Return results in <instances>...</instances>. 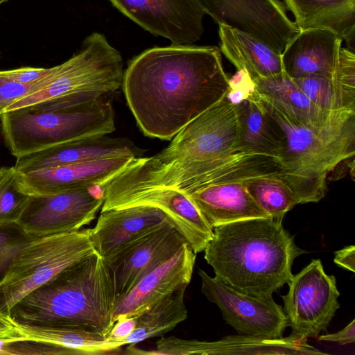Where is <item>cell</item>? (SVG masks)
<instances>
[{
    "mask_svg": "<svg viewBox=\"0 0 355 355\" xmlns=\"http://www.w3.org/2000/svg\"><path fill=\"white\" fill-rule=\"evenodd\" d=\"M229 80L218 47L171 44L132 58L122 87L144 135L170 140L226 96Z\"/></svg>",
    "mask_w": 355,
    "mask_h": 355,
    "instance_id": "6da1fadb",
    "label": "cell"
},
{
    "mask_svg": "<svg viewBox=\"0 0 355 355\" xmlns=\"http://www.w3.org/2000/svg\"><path fill=\"white\" fill-rule=\"evenodd\" d=\"M204 252L215 277L241 291L272 293L288 284L296 257L306 252L295 243L282 220L253 218L217 226Z\"/></svg>",
    "mask_w": 355,
    "mask_h": 355,
    "instance_id": "7a4b0ae2",
    "label": "cell"
},
{
    "mask_svg": "<svg viewBox=\"0 0 355 355\" xmlns=\"http://www.w3.org/2000/svg\"><path fill=\"white\" fill-rule=\"evenodd\" d=\"M114 300L105 261L96 252L24 297L7 317L22 324L83 328L107 336L114 324Z\"/></svg>",
    "mask_w": 355,
    "mask_h": 355,
    "instance_id": "3957f363",
    "label": "cell"
},
{
    "mask_svg": "<svg viewBox=\"0 0 355 355\" xmlns=\"http://www.w3.org/2000/svg\"><path fill=\"white\" fill-rule=\"evenodd\" d=\"M263 104L284 134L286 145L279 159L285 182L300 204L320 201L325 195L329 174L354 157L355 112L311 128L294 124Z\"/></svg>",
    "mask_w": 355,
    "mask_h": 355,
    "instance_id": "277c9868",
    "label": "cell"
},
{
    "mask_svg": "<svg viewBox=\"0 0 355 355\" xmlns=\"http://www.w3.org/2000/svg\"><path fill=\"white\" fill-rule=\"evenodd\" d=\"M123 73L120 52L103 34L94 32L77 53L55 66L44 88L13 103L6 112L22 107L55 111L101 98L122 86Z\"/></svg>",
    "mask_w": 355,
    "mask_h": 355,
    "instance_id": "5b68a950",
    "label": "cell"
},
{
    "mask_svg": "<svg viewBox=\"0 0 355 355\" xmlns=\"http://www.w3.org/2000/svg\"><path fill=\"white\" fill-rule=\"evenodd\" d=\"M5 146L16 158L63 142L115 130L113 108L101 98L55 111L22 107L1 116Z\"/></svg>",
    "mask_w": 355,
    "mask_h": 355,
    "instance_id": "8992f818",
    "label": "cell"
},
{
    "mask_svg": "<svg viewBox=\"0 0 355 355\" xmlns=\"http://www.w3.org/2000/svg\"><path fill=\"white\" fill-rule=\"evenodd\" d=\"M90 230L35 238L26 245L0 281V314L8 316L24 297L96 252Z\"/></svg>",
    "mask_w": 355,
    "mask_h": 355,
    "instance_id": "52a82bcc",
    "label": "cell"
},
{
    "mask_svg": "<svg viewBox=\"0 0 355 355\" xmlns=\"http://www.w3.org/2000/svg\"><path fill=\"white\" fill-rule=\"evenodd\" d=\"M288 293L282 296L289 336L299 340L316 337L324 331L340 307V292L334 275H327L321 261L312 259L288 283Z\"/></svg>",
    "mask_w": 355,
    "mask_h": 355,
    "instance_id": "ba28073f",
    "label": "cell"
},
{
    "mask_svg": "<svg viewBox=\"0 0 355 355\" xmlns=\"http://www.w3.org/2000/svg\"><path fill=\"white\" fill-rule=\"evenodd\" d=\"M104 187L30 196L17 223L33 238L78 231L96 218L104 202Z\"/></svg>",
    "mask_w": 355,
    "mask_h": 355,
    "instance_id": "9c48e42d",
    "label": "cell"
},
{
    "mask_svg": "<svg viewBox=\"0 0 355 355\" xmlns=\"http://www.w3.org/2000/svg\"><path fill=\"white\" fill-rule=\"evenodd\" d=\"M201 291L216 304L223 318L241 335L279 338L288 326L281 305L272 296L241 291L199 269Z\"/></svg>",
    "mask_w": 355,
    "mask_h": 355,
    "instance_id": "30bf717a",
    "label": "cell"
},
{
    "mask_svg": "<svg viewBox=\"0 0 355 355\" xmlns=\"http://www.w3.org/2000/svg\"><path fill=\"white\" fill-rule=\"evenodd\" d=\"M206 14L257 37L282 53L299 30L279 0H197Z\"/></svg>",
    "mask_w": 355,
    "mask_h": 355,
    "instance_id": "8fae6325",
    "label": "cell"
},
{
    "mask_svg": "<svg viewBox=\"0 0 355 355\" xmlns=\"http://www.w3.org/2000/svg\"><path fill=\"white\" fill-rule=\"evenodd\" d=\"M123 15L171 44H191L201 37L205 12L197 0H109Z\"/></svg>",
    "mask_w": 355,
    "mask_h": 355,
    "instance_id": "7c38bea8",
    "label": "cell"
},
{
    "mask_svg": "<svg viewBox=\"0 0 355 355\" xmlns=\"http://www.w3.org/2000/svg\"><path fill=\"white\" fill-rule=\"evenodd\" d=\"M187 243L166 221L127 243L104 260L115 298L123 295L146 274Z\"/></svg>",
    "mask_w": 355,
    "mask_h": 355,
    "instance_id": "4fadbf2b",
    "label": "cell"
},
{
    "mask_svg": "<svg viewBox=\"0 0 355 355\" xmlns=\"http://www.w3.org/2000/svg\"><path fill=\"white\" fill-rule=\"evenodd\" d=\"M196 254L187 244L168 259L143 276L125 294L116 297L114 323L122 318L136 317L164 297L189 284Z\"/></svg>",
    "mask_w": 355,
    "mask_h": 355,
    "instance_id": "5bb4252c",
    "label": "cell"
},
{
    "mask_svg": "<svg viewBox=\"0 0 355 355\" xmlns=\"http://www.w3.org/2000/svg\"><path fill=\"white\" fill-rule=\"evenodd\" d=\"M133 158L112 157L29 172L16 171L15 179L23 192L35 196L105 186L128 166Z\"/></svg>",
    "mask_w": 355,
    "mask_h": 355,
    "instance_id": "9a60e30c",
    "label": "cell"
},
{
    "mask_svg": "<svg viewBox=\"0 0 355 355\" xmlns=\"http://www.w3.org/2000/svg\"><path fill=\"white\" fill-rule=\"evenodd\" d=\"M306 340L291 336L268 338L239 334L208 342L169 336L158 340L157 349L164 355L324 354Z\"/></svg>",
    "mask_w": 355,
    "mask_h": 355,
    "instance_id": "2e32d148",
    "label": "cell"
},
{
    "mask_svg": "<svg viewBox=\"0 0 355 355\" xmlns=\"http://www.w3.org/2000/svg\"><path fill=\"white\" fill-rule=\"evenodd\" d=\"M97 135L63 142L17 157L19 172H29L100 159L139 157L144 151L125 138Z\"/></svg>",
    "mask_w": 355,
    "mask_h": 355,
    "instance_id": "e0dca14e",
    "label": "cell"
},
{
    "mask_svg": "<svg viewBox=\"0 0 355 355\" xmlns=\"http://www.w3.org/2000/svg\"><path fill=\"white\" fill-rule=\"evenodd\" d=\"M342 41L328 28L299 31L282 52L283 71L292 79L334 76Z\"/></svg>",
    "mask_w": 355,
    "mask_h": 355,
    "instance_id": "ac0fdd59",
    "label": "cell"
},
{
    "mask_svg": "<svg viewBox=\"0 0 355 355\" xmlns=\"http://www.w3.org/2000/svg\"><path fill=\"white\" fill-rule=\"evenodd\" d=\"M168 221L160 209L147 205H131L102 211L90 230L96 251L104 260L127 243Z\"/></svg>",
    "mask_w": 355,
    "mask_h": 355,
    "instance_id": "d6986e66",
    "label": "cell"
},
{
    "mask_svg": "<svg viewBox=\"0 0 355 355\" xmlns=\"http://www.w3.org/2000/svg\"><path fill=\"white\" fill-rule=\"evenodd\" d=\"M137 205L162 210L196 254L204 251L214 236L213 227L188 196L178 190L157 188L136 192L124 198L116 208Z\"/></svg>",
    "mask_w": 355,
    "mask_h": 355,
    "instance_id": "ffe728a7",
    "label": "cell"
},
{
    "mask_svg": "<svg viewBox=\"0 0 355 355\" xmlns=\"http://www.w3.org/2000/svg\"><path fill=\"white\" fill-rule=\"evenodd\" d=\"M252 81L254 96L296 125L318 128L355 112L328 111L318 107L284 71Z\"/></svg>",
    "mask_w": 355,
    "mask_h": 355,
    "instance_id": "44dd1931",
    "label": "cell"
},
{
    "mask_svg": "<svg viewBox=\"0 0 355 355\" xmlns=\"http://www.w3.org/2000/svg\"><path fill=\"white\" fill-rule=\"evenodd\" d=\"M184 194L213 229L223 224L269 216L250 196L243 181L214 183Z\"/></svg>",
    "mask_w": 355,
    "mask_h": 355,
    "instance_id": "7402d4cb",
    "label": "cell"
},
{
    "mask_svg": "<svg viewBox=\"0 0 355 355\" xmlns=\"http://www.w3.org/2000/svg\"><path fill=\"white\" fill-rule=\"evenodd\" d=\"M316 105L328 111L355 110V55L340 47L336 73L293 79Z\"/></svg>",
    "mask_w": 355,
    "mask_h": 355,
    "instance_id": "603a6c76",
    "label": "cell"
},
{
    "mask_svg": "<svg viewBox=\"0 0 355 355\" xmlns=\"http://www.w3.org/2000/svg\"><path fill=\"white\" fill-rule=\"evenodd\" d=\"M220 51L238 71H245L252 80L283 71L282 53L242 31L218 25Z\"/></svg>",
    "mask_w": 355,
    "mask_h": 355,
    "instance_id": "cb8c5ba5",
    "label": "cell"
},
{
    "mask_svg": "<svg viewBox=\"0 0 355 355\" xmlns=\"http://www.w3.org/2000/svg\"><path fill=\"white\" fill-rule=\"evenodd\" d=\"M239 134L235 152L257 153L280 158L286 145L283 131L252 94L236 104Z\"/></svg>",
    "mask_w": 355,
    "mask_h": 355,
    "instance_id": "d4e9b609",
    "label": "cell"
},
{
    "mask_svg": "<svg viewBox=\"0 0 355 355\" xmlns=\"http://www.w3.org/2000/svg\"><path fill=\"white\" fill-rule=\"evenodd\" d=\"M299 31L314 28L334 31L342 40L354 43L355 0H284Z\"/></svg>",
    "mask_w": 355,
    "mask_h": 355,
    "instance_id": "484cf974",
    "label": "cell"
},
{
    "mask_svg": "<svg viewBox=\"0 0 355 355\" xmlns=\"http://www.w3.org/2000/svg\"><path fill=\"white\" fill-rule=\"evenodd\" d=\"M14 323L21 336L19 340L46 343L64 349L69 354H119L122 347L119 343L111 340L97 331L86 329Z\"/></svg>",
    "mask_w": 355,
    "mask_h": 355,
    "instance_id": "4316f807",
    "label": "cell"
},
{
    "mask_svg": "<svg viewBox=\"0 0 355 355\" xmlns=\"http://www.w3.org/2000/svg\"><path fill=\"white\" fill-rule=\"evenodd\" d=\"M186 288L166 295L136 316L135 329L124 339V345H135L146 339L162 336L186 320L187 310L184 302Z\"/></svg>",
    "mask_w": 355,
    "mask_h": 355,
    "instance_id": "83f0119b",
    "label": "cell"
},
{
    "mask_svg": "<svg viewBox=\"0 0 355 355\" xmlns=\"http://www.w3.org/2000/svg\"><path fill=\"white\" fill-rule=\"evenodd\" d=\"M248 192L269 216L283 220L286 212L300 204L295 192L282 176H259L243 180Z\"/></svg>",
    "mask_w": 355,
    "mask_h": 355,
    "instance_id": "f1b7e54d",
    "label": "cell"
},
{
    "mask_svg": "<svg viewBox=\"0 0 355 355\" xmlns=\"http://www.w3.org/2000/svg\"><path fill=\"white\" fill-rule=\"evenodd\" d=\"M13 166L0 186V227L17 223L29 196L18 187Z\"/></svg>",
    "mask_w": 355,
    "mask_h": 355,
    "instance_id": "f546056e",
    "label": "cell"
},
{
    "mask_svg": "<svg viewBox=\"0 0 355 355\" xmlns=\"http://www.w3.org/2000/svg\"><path fill=\"white\" fill-rule=\"evenodd\" d=\"M33 239L17 223L0 227V281L15 257Z\"/></svg>",
    "mask_w": 355,
    "mask_h": 355,
    "instance_id": "4dcf8cb0",
    "label": "cell"
},
{
    "mask_svg": "<svg viewBox=\"0 0 355 355\" xmlns=\"http://www.w3.org/2000/svg\"><path fill=\"white\" fill-rule=\"evenodd\" d=\"M53 71L36 83L25 85L0 78V116L7 107L18 100L44 88L49 82Z\"/></svg>",
    "mask_w": 355,
    "mask_h": 355,
    "instance_id": "1f68e13d",
    "label": "cell"
},
{
    "mask_svg": "<svg viewBox=\"0 0 355 355\" xmlns=\"http://www.w3.org/2000/svg\"><path fill=\"white\" fill-rule=\"evenodd\" d=\"M230 87L226 94L228 100L236 105L252 95L254 92V83L248 73L239 70L230 79Z\"/></svg>",
    "mask_w": 355,
    "mask_h": 355,
    "instance_id": "d6a6232c",
    "label": "cell"
},
{
    "mask_svg": "<svg viewBox=\"0 0 355 355\" xmlns=\"http://www.w3.org/2000/svg\"><path fill=\"white\" fill-rule=\"evenodd\" d=\"M51 68L21 67L15 69L0 71V78L28 85L37 82L47 76L52 71Z\"/></svg>",
    "mask_w": 355,
    "mask_h": 355,
    "instance_id": "836d02e7",
    "label": "cell"
},
{
    "mask_svg": "<svg viewBox=\"0 0 355 355\" xmlns=\"http://www.w3.org/2000/svg\"><path fill=\"white\" fill-rule=\"evenodd\" d=\"M135 322V317L119 318L114 322L107 337L123 346V340L134 330Z\"/></svg>",
    "mask_w": 355,
    "mask_h": 355,
    "instance_id": "e575fe53",
    "label": "cell"
},
{
    "mask_svg": "<svg viewBox=\"0 0 355 355\" xmlns=\"http://www.w3.org/2000/svg\"><path fill=\"white\" fill-rule=\"evenodd\" d=\"M318 340L337 343L340 345L350 344L355 342V320L338 332L320 336Z\"/></svg>",
    "mask_w": 355,
    "mask_h": 355,
    "instance_id": "d590c367",
    "label": "cell"
},
{
    "mask_svg": "<svg viewBox=\"0 0 355 355\" xmlns=\"http://www.w3.org/2000/svg\"><path fill=\"white\" fill-rule=\"evenodd\" d=\"M334 262L341 268L355 272V246H347L334 252Z\"/></svg>",
    "mask_w": 355,
    "mask_h": 355,
    "instance_id": "8d00e7d4",
    "label": "cell"
},
{
    "mask_svg": "<svg viewBox=\"0 0 355 355\" xmlns=\"http://www.w3.org/2000/svg\"><path fill=\"white\" fill-rule=\"evenodd\" d=\"M20 338L15 323L7 316L0 314V340L12 342L19 340Z\"/></svg>",
    "mask_w": 355,
    "mask_h": 355,
    "instance_id": "74e56055",
    "label": "cell"
},
{
    "mask_svg": "<svg viewBox=\"0 0 355 355\" xmlns=\"http://www.w3.org/2000/svg\"><path fill=\"white\" fill-rule=\"evenodd\" d=\"M13 166L8 167V166H2L0 167V186L3 181L5 180L6 176L8 175V173L10 172V171L12 169Z\"/></svg>",
    "mask_w": 355,
    "mask_h": 355,
    "instance_id": "f35d334b",
    "label": "cell"
},
{
    "mask_svg": "<svg viewBox=\"0 0 355 355\" xmlns=\"http://www.w3.org/2000/svg\"><path fill=\"white\" fill-rule=\"evenodd\" d=\"M8 0H0V4L3 3V2L7 1Z\"/></svg>",
    "mask_w": 355,
    "mask_h": 355,
    "instance_id": "ab89813d",
    "label": "cell"
}]
</instances>
